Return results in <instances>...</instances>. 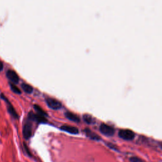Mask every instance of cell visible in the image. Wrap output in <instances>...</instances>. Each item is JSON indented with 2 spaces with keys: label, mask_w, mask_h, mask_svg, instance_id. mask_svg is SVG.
I'll use <instances>...</instances> for the list:
<instances>
[{
  "label": "cell",
  "mask_w": 162,
  "mask_h": 162,
  "mask_svg": "<svg viewBox=\"0 0 162 162\" xmlns=\"http://www.w3.org/2000/svg\"><path fill=\"white\" fill-rule=\"evenodd\" d=\"M46 101L48 106L53 110H58L62 108V103L57 99L53 98H47Z\"/></svg>",
  "instance_id": "obj_5"
},
{
  "label": "cell",
  "mask_w": 162,
  "mask_h": 162,
  "mask_svg": "<svg viewBox=\"0 0 162 162\" xmlns=\"http://www.w3.org/2000/svg\"><path fill=\"white\" fill-rule=\"evenodd\" d=\"M22 87L23 90L25 91V92L28 93V94H30V93H33V87L30 85H29V84L24 83V84H22Z\"/></svg>",
  "instance_id": "obj_12"
},
{
  "label": "cell",
  "mask_w": 162,
  "mask_h": 162,
  "mask_svg": "<svg viewBox=\"0 0 162 162\" xmlns=\"http://www.w3.org/2000/svg\"><path fill=\"white\" fill-rule=\"evenodd\" d=\"M6 76L13 83L17 84L19 82V77L14 70H9L6 72Z\"/></svg>",
  "instance_id": "obj_7"
},
{
  "label": "cell",
  "mask_w": 162,
  "mask_h": 162,
  "mask_svg": "<svg viewBox=\"0 0 162 162\" xmlns=\"http://www.w3.org/2000/svg\"><path fill=\"white\" fill-rule=\"evenodd\" d=\"M84 132L85 133L86 135L89 137L90 139L94 140V141H100L101 140V137L97 135L96 134H95L94 133H93V131H91L89 129L86 128L84 130Z\"/></svg>",
  "instance_id": "obj_9"
},
{
  "label": "cell",
  "mask_w": 162,
  "mask_h": 162,
  "mask_svg": "<svg viewBox=\"0 0 162 162\" xmlns=\"http://www.w3.org/2000/svg\"><path fill=\"white\" fill-rule=\"evenodd\" d=\"M106 145H107V146H108L110 148L112 149H114V150H117V146H115V145H114L113 144H111V143H107Z\"/></svg>",
  "instance_id": "obj_16"
},
{
  "label": "cell",
  "mask_w": 162,
  "mask_h": 162,
  "mask_svg": "<svg viewBox=\"0 0 162 162\" xmlns=\"http://www.w3.org/2000/svg\"><path fill=\"white\" fill-rule=\"evenodd\" d=\"M60 129L64 131H65L67 132V133H68L70 134H77L79 133V130L77 127H74V126L68 125H62L60 127Z\"/></svg>",
  "instance_id": "obj_8"
},
{
  "label": "cell",
  "mask_w": 162,
  "mask_h": 162,
  "mask_svg": "<svg viewBox=\"0 0 162 162\" xmlns=\"http://www.w3.org/2000/svg\"><path fill=\"white\" fill-rule=\"evenodd\" d=\"M118 136L126 141H132L135 137V133L129 129H120L118 132Z\"/></svg>",
  "instance_id": "obj_1"
},
{
  "label": "cell",
  "mask_w": 162,
  "mask_h": 162,
  "mask_svg": "<svg viewBox=\"0 0 162 162\" xmlns=\"http://www.w3.org/2000/svg\"><path fill=\"white\" fill-rule=\"evenodd\" d=\"M83 120L87 124H93L94 123V118L89 114H84L83 115Z\"/></svg>",
  "instance_id": "obj_11"
},
{
  "label": "cell",
  "mask_w": 162,
  "mask_h": 162,
  "mask_svg": "<svg viewBox=\"0 0 162 162\" xmlns=\"http://www.w3.org/2000/svg\"><path fill=\"white\" fill-rule=\"evenodd\" d=\"M129 160L130 162H143V161L142 160L141 158H139V157H136V156L130 157Z\"/></svg>",
  "instance_id": "obj_15"
},
{
  "label": "cell",
  "mask_w": 162,
  "mask_h": 162,
  "mask_svg": "<svg viewBox=\"0 0 162 162\" xmlns=\"http://www.w3.org/2000/svg\"><path fill=\"white\" fill-rule=\"evenodd\" d=\"M99 131L103 135L106 136H113L115 134V129L106 124H101L99 126Z\"/></svg>",
  "instance_id": "obj_2"
},
{
  "label": "cell",
  "mask_w": 162,
  "mask_h": 162,
  "mask_svg": "<svg viewBox=\"0 0 162 162\" xmlns=\"http://www.w3.org/2000/svg\"><path fill=\"white\" fill-rule=\"evenodd\" d=\"M33 129L31 121L28 120L25 123L23 127V136L25 139H29L32 136Z\"/></svg>",
  "instance_id": "obj_4"
},
{
  "label": "cell",
  "mask_w": 162,
  "mask_h": 162,
  "mask_svg": "<svg viewBox=\"0 0 162 162\" xmlns=\"http://www.w3.org/2000/svg\"><path fill=\"white\" fill-rule=\"evenodd\" d=\"M10 87H11L12 90L15 93L18 94H21V91H20V89L17 86H15L14 84H10Z\"/></svg>",
  "instance_id": "obj_14"
},
{
  "label": "cell",
  "mask_w": 162,
  "mask_h": 162,
  "mask_svg": "<svg viewBox=\"0 0 162 162\" xmlns=\"http://www.w3.org/2000/svg\"><path fill=\"white\" fill-rule=\"evenodd\" d=\"M65 117L70 120L73 121L74 122H80V118L74 113L70 112V111H67V112L65 114Z\"/></svg>",
  "instance_id": "obj_10"
},
{
  "label": "cell",
  "mask_w": 162,
  "mask_h": 162,
  "mask_svg": "<svg viewBox=\"0 0 162 162\" xmlns=\"http://www.w3.org/2000/svg\"><path fill=\"white\" fill-rule=\"evenodd\" d=\"M34 108L35 110L37 111V114L40 115H42V116H44L45 117H46L48 116L47 114L39 106H38L37 105H35L34 106Z\"/></svg>",
  "instance_id": "obj_13"
},
{
  "label": "cell",
  "mask_w": 162,
  "mask_h": 162,
  "mask_svg": "<svg viewBox=\"0 0 162 162\" xmlns=\"http://www.w3.org/2000/svg\"><path fill=\"white\" fill-rule=\"evenodd\" d=\"M3 68V63L1 62V61H0V71H2Z\"/></svg>",
  "instance_id": "obj_17"
},
{
  "label": "cell",
  "mask_w": 162,
  "mask_h": 162,
  "mask_svg": "<svg viewBox=\"0 0 162 162\" xmlns=\"http://www.w3.org/2000/svg\"><path fill=\"white\" fill-rule=\"evenodd\" d=\"M2 98L4 99L5 101H6V102L8 104V106H7V108H8V111L9 114L11 115L14 118H18V114L17 113V111H15V108H14V106L12 105V104L10 103L9 102V101L6 98H5V96L3 95V94H2Z\"/></svg>",
  "instance_id": "obj_6"
},
{
  "label": "cell",
  "mask_w": 162,
  "mask_h": 162,
  "mask_svg": "<svg viewBox=\"0 0 162 162\" xmlns=\"http://www.w3.org/2000/svg\"><path fill=\"white\" fill-rule=\"evenodd\" d=\"M28 118L30 121H35L39 124H45L47 122V119L45 117L40 115L38 114H34L32 112V111L29 114Z\"/></svg>",
  "instance_id": "obj_3"
}]
</instances>
